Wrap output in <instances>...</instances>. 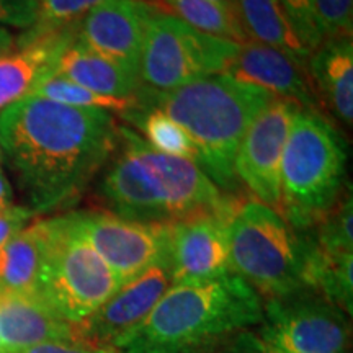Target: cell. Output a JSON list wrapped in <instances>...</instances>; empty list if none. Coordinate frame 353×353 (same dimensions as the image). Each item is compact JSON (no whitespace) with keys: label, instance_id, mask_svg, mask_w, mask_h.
I'll list each match as a JSON object with an SVG mask.
<instances>
[{"label":"cell","instance_id":"cell-1","mask_svg":"<svg viewBox=\"0 0 353 353\" xmlns=\"http://www.w3.org/2000/svg\"><path fill=\"white\" fill-rule=\"evenodd\" d=\"M120 126L108 112L28 97L0 113L3 161L33 214L76 201L112 159Z\"/></svg>","mask_w":353,"mask_h":353},{"label":"cell","instance_id":"cell-2","mask_svg":"<svg viewBox=\"0 0 353 353\" xmlns=\"http://www.w3.org/2000/svg\"><path fill=\"white\" fill-rule=\"evenodd\" d=\"M118 132L112 164L100 182L110 213L170 226L203 216L234 218L244 203L221 192L196 162L156 151L126 126Z\"/></svg>","mask_w":353,"mask_h":353},{"label":"cell","instance_id":"cell-3","mask_svg":"<svg viewBox=\"0 0 353 353\" xmlns=\"http://www.w3.org/2000/svg\"><path fill=\"white\" fill-rule=\"evenodd\" d=\"M263 299L241 276L172 285L151 314L117 342L123 353H213L259 327Z\"/></svg>","mask_w":353,"mask_h":353},{"label":"cell","instance_id":"cell-4","mask_svg":"<svg viewBox=\"0 0 353 353\" xmlns=\"http://www.w3.org/2000/svg\"><path fill=\"white\" fill-rule=\"evenodd\" d=\"M273 99L262 88L216 74L167 92L143 85L139 107L161 110L182 126L200 154L198 165L221 192L232 193L239 185L234 162L241 141Z\"/></svg>","mask_w":353,"mask_h":353},{"label":"cell","instance_id":"cell-5","mask_svg":"<svg viewBox=\"0 0 353 353\" xmlns=\"http://www.w3.org/2000/svg\"><path fill=\"white\" fill-rule=\"evenodd\" d=\"M314 247L311 229L298 231L276 210L257 200L242 203L229 224L231 272L252 286L263 301L314 291Z\"/></svg>","mask_w":353,"mask_h":353},{"label":"cell","instance_id":"cell-6","mask_svg":"<svg viewBox=\"0 0 353 353\" xmlns=\"http://www.w3.org/2000/svg\"><path fill=\"white\" fill-rule=\"evenodd\" d=\"M345 175L341 132L316 110H299L281 162L280 214L298 231L316 228L342 198Z\"/></svg>","mask_w":353,"mask_h":353},{"label":"cell","instance_id":"cell-7","mask_svg":"<svg viewBox=\"0 0 353 353\" xmlns=\"http://www.w3.org/2000/svg\"><path fill=\"white\" fill-rule=\"evenodd\" d=\"M41 224L44 247L37 294L56 314L81 327L123 285L77 232L69 214Z\"/></svg>","mask_w":353,"mask_h":353},{"label":"cell","instance_id":"cell-8","mask_svg":"<svg viewBox=\"0 0 353 353\" xmlns=\"http://www.w3.org/2000/svg\"><path fill=\"white\" fill-rule=\"evenodd\" d=\"M239 43L210 37L169 12H154L139 64L144 87L174 90L200 79L223 74Z\"/></svg>","mask_w":353,"mask_h":353},{"label":"cell","instance_id":"cell-9","mask_svg":"<svg viewBox=\"0 0 353 353\" xmlns=\"http://www.w3.org/2000/svg\"><path fill=\"white\" fill-rule=\"evenodd\" d=\"M255 332L291 353H347L352 339L345 312L317 291L263 301Z\"/></svg>","mask_w":353,"mask_h":353},{"label":"cell","instance_id":"cell-10","mask_svg":"<svg viewBox=\"0 0 353 353\" xmlns=\"http://www.w3.org/2000/svg\"><path fill=\"white\" fill-rule=\"evenodd\" d=\"M69 216L77 232L117 273L121 285L169 257L167 224L139 223L105 211H77Z\"/></svg>","mask_w":353,"mask_h":353},{"label":"cell","instance_id":"cell-11","mask_svg":"<svg viewBox=\"0 0 353 353\" xmlns=\"http://www.w3.org/2000/svg\"><path fill=\"white\" fill-rule=\"evenodd\" d=\"M303 107L275 97L250 123L236 154L234 170L257 201L280 213L281 162L294 118Z\"/></svg>","mask_w":353,"mask_h":353},{"label":"cell","instance_id":"cell-12","mask_svg":"<svg viewBox=\"0 0 353 353\" xmlns=\"http://www.w3.org/2000/svg\"><path fill=\"white\" fill-rule=\"evenodd\" d=\"M156 10L148 0H101L79 23L76 43L139 76L145 33Z\"/></svg>","mask_w":353,"mask_h":353},{"label":"cell","instance_id":"cell-13","mask_svg":"<svg viewBox=\"0 0 353 353\" xmlns=\"http://www.w3.org/2000/svg\"><path fill=\"white\" fill-rule=\"evenodd\" d=\"M174 285L169 257L121 286L90 319L81 325L83 342L114 347L151 314L156 304Z\"/></svg>","mask_w":353,"mask_h":353},{"label":"cell","instance_id":"cell-14","mask_svg":"<svg viewBox=\"0 0 353 353\" xmlns=\"http://www.w3.org/2000/svg\"><path fill=\"white\" fill-rule=\"evenodd\" d=\"M231 221L223 216H203L170 224L169 260L174 285L213 280L231 272Z\"/></svg>","mask_w":353,"mask_h":353},{"label":"cell","instance_id":"cell-15","mask_svg":"<svg viewBox=\"0 0 353 353\" xmlns=\"http://www.w3.org/2000/svg\"><path fill=\"white\" fill-rule=\"evenodd\" d=\"M223 76L259 87L278 99L296 101L303 108L316 110V95L307 70L285 52L257 41L239 43Z\"/></svg>","mask_w":353,"mask_h":353},{"label":"cell","instance_id":"cell-16","mask_svg":"<svg viewBox=\"0 0 353 353\" xmlns=\"http://www.w3.org/2000/svg\"><path fill=\"white\" fill-rule=\"evenodd\" d=\"M0 339L7 353L48 342H83L79 325L64 321L34 293L0 290Z\"/></svg>","mask_w":353,"mask_h":353},{"label":"cell","instance_id":"cell-17","mask_svg":"<svg viewBox=\"0 0 353 353\" xmlns=\"http://www.w3.org/2000/svg\"><path fill=\"white\" fill-rule=\"evenodd\" d=\"M77 30L79 25L70 26L0 56V113L28 99L44 79L56 72L61 57L76 43Z\"/></svg>","mask_w":353,"mask_h":353},{"label":"cell","instance_id":"cell-18","mask_svg":"<svg viewBox=\"0 0 353 353\" xmlns=\"http://www.w3.org/2000/svg\"><path fill=\"white\" fill-rule=\"evenodd\" d=\"M311 85L327 108L345 126L353 123V44L352 38L325 39L307 61Z\"/></svg>","mask_w":353,"mask_h":353},{"label":"cell","instance_id":"cell-19","mask_svg":"<svg viewBox=\"0 0 353 353\" xmlns=\"http://www.w3.org/2000/svg\"><path fill=\"white\" fill-rule=\"evenodd\" d=\"M54 74L97 94L117 99H134L143 88L139 76L77 43L64 52Z\"/></svg>","mask_w":353,"mask_h":353},{"label":"cell","instance_id":"cell-20","mask_svg":"<svg viewBox=\"0 0 353 353\" xmlns=\"http://www.w3.org/2000/svg\"><path fill=\"white\" fill-rule=\"evenodd\" d=\"M234 10L247 39L285 52L307 70L311 52L299 41L280 0H234Z\"/></svg>","mask_w":353,"mask_h":353},{"label":"cell","instance_id":"cell-21","mask_svg":"<svg viewBox=\"0 0 353 353\" xmlns=\"http://www.w3.org/2000/svg\"><path fill=\"white\" fill-rule=\"evenodd\" d=\"M41 221L26 226L0 249V290L37 294L43 262Z\"/></svg>","mask_w":353,"mask_h":353},{"label":"cell","instance_id":"cell-22","mask_svg":"<svg viewBox=\"0 0 353 353\" xmlns=\"http://www.w3.org/2000/svg\"><path fill=\"white\" fill-rule=\"evenodd\" d=\"M162 2H165V6L174 12L172 15L198 32L234 43L249 41L236 12L231 8L211 0H162Z\"/></svg>","mask_w":353,"mask_h":353},{"label":"cell","instance_id":"cell-23","mask_svg":"<svg viewBox=\"0 0 353 353\" xmlns=\"http://www.w3.org/2000/svg\"><path fill=\"white\" fill-rule=\"evenodd\" d=\"M123 117L141 128L145 143L156 151L167 154V156L188 159L198 164L200 154H198L196 145L193 144L188 132L161 110L139 107Z\"/></svg>","mask_w":353,"mask_h":353},{"label":"cell","instance_id":"cell-24","mask_svg":"<svg viewBox=\"0 0 353 353\" xmlns=\"http://www.w3.org/2000/svg\"><path fill=\"white\" fill-rule=\"evenodd\" d=\"M316 242V241H314ZM353 254L327 255L317 247L311 262L312 290L341 307L350 317L353 312Z\"/></svg>","mask_w":353,"mask_h":353},{"label":"cell","instance_id":"cell-25","mask_svg":"<svg viewBox=\"0 0 353 353\" xmlns=\"http://www.w3.org/2000/svg\"><path fill=\"white\" fill-rule=\"evenodd\" d=\"M30 97L56 101L65 107L117 112L120 114H126L128 112L139 108V95L134 99H117V97L101 95L57 76V74H51L50 77L44 79Z\"/></svg>","mask_w":353,"mask_h":353},{"label":"cell","instance_id":"cell-26","mask_svg":"<svg viewBox=\"0 0 353 353\" xmlns=\"http://www.w3.org/2000/svg\"><path fill=\"white\" fill-rule=\"evenodd\" d=\"M100 2L101 0H39L37 20L30 28L23 30L19 39H15V46H23L46 34L79 25Z\"/></svg>","mask_w":353,"mask_h":353},{"label":"cell","instance_id":"cell-27","mask_svg":"<svg viewBox=\"0 0 353 353\" xmlns=\"http://www.w3.org/2000/svg\"><path fill=\"white\" fill-rule=\"evenodd\" d=\"M353 200L352 190L343 193L334 210L324 219L311 229L316 244L327 255L353 254Z\"/></svg>","mask_w":353,"mask_h":353},{"label":"cell","instance_id":"cell-28","mask_svg":"<svg viewBox=\"0 0 353 353\" xmlns=\"http://www.w3.org/2000/svg\"><path fill=\"white\" fill-rule=\"evenodd\" d=\"M316 20L322 39L352 38L353 0H314Z\"/></svg>","mask_w":353,"mask_h":353},{"label":"cell","instance_id":"cell-29","mask_svg":"<svg viewBox=\"0 0 353 353\" xmlns=\"http://www.w3.org/2000/svg\"><path fill=\"white\" fill-rule=\"evenodd\" d=\"M280 6L303 46L309 52L316 51L324 39L317 26L314 0H280Z\"/></svg>","mask_w":353,"mask_h":353},{"label":"cell","instance_id":"cell-30","mask_svg":"<svg viewBox=\"0 0 353 353\" xmlns=\"http://www.w3.org/2000/svg\"><path fill=\"white\" fill-rule=\"evenodd\" d=\"M39 0H0V26L26 30L34 23Z\"/></svg>","mask_w":353,"mask_h":353},{"label":"cell","instance_id":"cell-31","mask_svg":"<svg viewBox=\"0 0 353 353\" xmlns=\"http://www.w3.org/2000/svg\"><path fill=\"white\" fill-rule=\"evenodd\" d=\"M218 353H291L273 345L255 332L254 329L242 330L224 343Z\"/></svg>","mask_w":353,"mask_h":353},{"label":"cell","instance_id":"cell-32","mask_svg":"<svg viewBox=\"0 0 353 353\" xmlns=\"http://www.w3.org/2000/svg\"><path fill=\"white\" fill-rule=\"evenodd\" d=\"M33 211L26 206H15L0 211V249L7 244L12 237L28 226L33 218Z\"/></svg>","mask_w":353,"mask_h":353},{"label":"cell","instance_id":"cell-33","mask_svg":"<svg viewBox=\"0 0 353 353\" xmlns=\"http://www.w3.org/2000/svg\"><path fill=\"white\" fill-rule=\"evenodd\" d=\"M21 353H123L117 347L94 345L88 342H48L26 348Z\"/></svg>","mask_w":353,"mask_h":353},{"label":"cell","instance_id":"cell-34","mask_svg":"<svg viewBox=\"0 0 353 353\" xmlns=\"http://www.w3.org/2000/svg\"><path fill=\"white\" fill-rule=\"evenodd\" d=\"M12 200H13L12 185L8 182L7 175L3 174L2 167H0V211L10 208Z\"/></svg>","mask_w":353,"mask_h":353},{"label":"cell","instance_id":"cell-35","mask_svg":"<svg viewBox=\"0 0 353 353\" xmlns=\"http://www.w3.org/2000/svg\"><path fill=\"white\" fill-rule=\"evenodd\" d=\"M15 48V38L10 33V30L0 26V56L10 52Z\"/></svg>","mask_w":353,"mask_h":353},{"label":"cell","instance_id":"cell-36","mask_svg":"<svg viewBox=\"0 0 353 353\" xmlns=\"http://www.w3.org/2000/svg\"><path fill=\"white\" fill-rule=\"evenodd\" d=\"M211 2H216L219 3V6H224L228 8H231V10H234V0H211ZM236 12V10H234Z\"/></svg>","mask_w":353,"mask_h":353},{"label":"cell","instance_id":"cell-37","mask_svg":"<svg viewBox=\"0 0 353 353\" xmlns=\"http://www.w3.org/2000/svg\"><path fill=\"white\" fill-rule=\"evenodd\" d=\"M0 353H7L6 348H3V345H2V339H0Z\"/></svg>","mask_w":353,"mask_h":353},{"label":"cell","instance_id":"cell-38","mask_svg":"<svg viewBox=\"0 0 353 353\" xmlns=\"http://www.w3.org/2000/svg\"><path fill=\"white\" fill-rule=\"evenodd\" d=\"M2 161H3V156H2V148H0V167H2Z\"/></svg>","mask_w":353,"mask_h":353},{"label":"cell","instance_id":"cell-39","mask_svg":"<svg viewBox=\"0 0 353 353\" xmlns=\"http://www.w3.org/2000/svg\"><path fill=\"white\" fill-rule=\"evenodd\" d=\"M148 2H149V3H152V6H156V7H157V2H159V0H148Z\"/></svg>","mask_w":353,"mask_h":353}]
</instances>
